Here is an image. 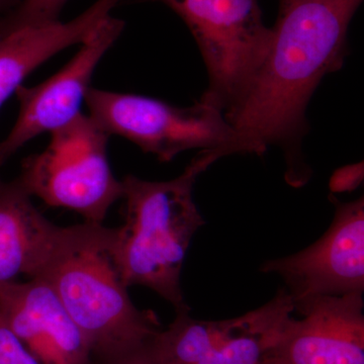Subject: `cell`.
Masks as SVG:
<instances>
[{
  "mask_svg": "<svg viewBox=\"0 0 364 364\" xmlns=\"http://www.w3.org/2000/svg\"><path fill=\"white\" fill-rule=\"evenodd\" d=\"M363 0H279L267 53L238 104L225 117L262 156L282 148L286 181L305 186L312 176L301 151L306 111L328 74L340 70L347 33Z\"/></svg>",
  "mask_w": 364,
  "mask_h": 364,
  "instance_id": "cell-1",
  "label": "cell"
},
{
  "mask_svg": "<svg viewBox=\"0 0 364 364\" xmlns=\"http://www.w3.org/2000/svg\"><path fill=\"white\" fill-rule=\"evenodd\" d=\"M223 157L219 151L200 150L181 176L167 181L122 179L126 208L124 225L116 228L114 255L124 284L152 289L176 313L191 311L182 293V267L193 236L207 223L193 188Z\"/></svg>",
  "mask_w": 364,
  "mask_h": 364,
  "instance_id": "cell-2",
  "label": "cell"
},
{
  "mask_svg": "<svg viewBox=\"0 0 364 364\" xmlns=\"http://www.w3.org/2000/svg\"><path fill=\"white\" fill-rule=\"evenodd\" d=\"M114 234L116 228L102 224L64 227L37 277L52 287L83 333L93 359L131 350L161 330L156 314L136 308L129 296L114 255Z\"/></svg>",
  "mask_w": 364,
  "mask_h": 364,
  "instance_id": "cell-3",
  "label": "cell"
},
{
  "mask_svg": "<svg viewBox=\"0 0 364 364\" xmlns=\"http://www.w3.org/2000/svg\"><path fill=\"white\" fill-rule=\"evenodd\" d=\"M85 104L107 135L123 136L161 162L193 149L219 151L224 156L254 154L224 112L205 102L179 107L144 95L91 87Z\"/></svg>",
  "mask_w": 364,
  "mask_h": 364,
  "instance_id": "cell-4",
  "label": "cell"
},
{
  "mask_svg": "<svg viewBox=\"0 0 364 364\" xmlns=\"http://www.w3.org/2000/svg\"><path fill=\"white\" fill-rule=\"evenodd\" d=\"M50 135L42 152L23 160L16 179L46 205L102 224L112 205L123 198V184L112 174L107 158L109 135L85 114Z\"/></svg>",
  "mask_w": 364,
  "mask_h": 364,
  "instance_id": "cell-5",
  "label": "cell"
},
{
  "mask_svg": "<svg viewBox=\"0 0 364 364\" xmlns=\"http://www.w3.org/2000/svg\"><path fill=\"white\" fill-rule=\"evenodd\" d=\"M193 33L207 67L200 102L227 114L238 104L267 55L272 30L258 0H159Z\"/></svg>",
  "mask_w": 364,
  "mask_h": 364,
  "instance_id": "cell-6",
  "label": "cell"
},
{
  "mask_svg": "<svg viewBox=\"0 0 364 364\" xmlns=\"http://www.w3.org/2000/svg\"><path fill=\"white\" fill-rule=\"evenodd\" d=\"M331 226L318 240L286 257L265 261L259 269L284 280L294 312L318 299L364 291L363 196L343 203L333 193Z\"/></svg>",
  "mask_w": 364,
  "mask_h": 364,
  "instance_id": "cell-7",
  "label": "cell"
},
{
  "mask_svg": "<svg viewBox=\"0 0 364 364\" xmlns=\"http://www.w3.org/2000/svg\"><path fill=\"white\" fill-rule=\"evenodd\" d=\"M124 26L123 21L107 16L61 70L40 85L18 88L14 95L20 102L18 116L0 142V166L36 136L59 130L82 114L95 69Z\"/></svg>",
  "mask_w": 364,
  "mask_h": 364,
  "instance_id": "cell-8",
  "label": "cell"
},
{
  "mask_svg": "<svg viewBox=\"0 0 364 364\" xmlns=\"http://www.w3.org/2000/svg\"><path fill=\"white\" fill-rule=\"evenodd\" d=\"M363 293L316 299L291 318L268 364H364Z\"/></svg>",
  "mask_w": 364,
  "mask_h": 364,
  "instance_id": "cell-9",
  "label": "cell"
},
{
  "mask_svg": "<svg viewBox=\"0 0 364 364\" xmlns=\"http://www.w3.org/2000/svg\"><path fill=\"white\" fill-rule=\"evenodd\" d=\"M0 317L41 364L95 363L85 335L44 279L0 284Z\"/></svg>",
  "mask_w": 364,
  "mask_h": 364,
  "instance_id": "cell-10",
  "label": "cell"
},
{
  "mask_svg": "<svg viewBox=\"0 0 364 364\" xmlns=\"http://www.w3.org/2000/svg\"><path fill=\"white\" fill-rule=\"evenodd\" d=\"M122 0H97L68 23L37 28L0 26V107L38 67L71 46L81 44Z\"/></svg>",
  "mask_w": 364,
  "mask_h": 364,
  "instance_id": "cell-11",
  "label": "cell"
},
{
  "mask_svg": "<svg viewBox=\"0 0 364 364\" xmlns=\"http://www.w3.org/2000/svg\"><path fill=\"white\" fill-rule=\"evenodd\" d=\"M63 228L41 214L18 179H0V284L14 282L20 275L37 277Z\"/></svg>",
  "mask_w": 364,
  "mask_h": 364,
  "instance_id": "cell-12",
  "label": "cell"
},
{
  "mask_svg": "<svg viewBox=\"0 0 364 364\" xmlns=\"http://www.w3.org/2000/svg\"><path fill=\"white\" fill-rule=\"evenodd\" d=\"M294 314L293 301L282 287L265 305L227 318L217 343L198 364H264Z\"/></svg>",
  "mask_w": 364,
  "mask_h": 364,
  "instance_id": "cell-13",
  "label": "cell"
},
{
  "mask_svg": "<svg viewBox=\"0 0 364 364\" xmlns=\"http://www.w3.org/2000/svg\"><path fill=\"white\" fill-rule=\"evenodd\" d=\"M67 0H23L16 9L0 20L6 28H37L57 23Z\"/></svg>",
  "mask_w": 364,
  "mask_h": 364,
  "instance_id": "cell-14",
  "label": "cell"
},
{
  "mask_svg": "<svg viewBox=\"0 0 364 364\" xmlns=\"http://www.w3.org/2000/svg\"><path fill=\"white\" fill-rule=\"evenodd\" d=\"M0 364H41L0 317Z\"/></svg>",
  "mask_w": 364,
  "mask_h": 364,
  "instance_id": "cell-15",
  "label": "cell"
},
{
  "mask_svg": "<svg viewBox=\"0 0 364 364\" xmlns=\"http://www.w3.org/2000/svg\"><path fill=\"white\" fill-rule=\"evenodd\" d=\"M364 163L363 161L346 165L335 170L329 181L331 193H350L363 183Z\"/></svg>",
  "mask_w": 364,
  "mask_h": 364,
  "instance_id": "cell-16",
  "label": "cell"
},
{
  "mask_svg": "<svg viewBox=\"0 0 364 364\" xmlns=\"http://www.w3.org/2000/svg\"><path fill=\"white\" fill-rule=\"evenodd\" d=\"M149 341V340H148ZM146 343L109 358L95 359L93 364H157Z\"/></svg>",
  "mask_w": 364,
  "mask_h": 364,
  "instance_id": "cell-17",
  "label": "cell"
},
{
  "mask_svg": "<svg viewBox=\"0 0 364 364\" xmlns=\"http://www.w3.org/2000/svg\"><path fill=\"white\" fill-rule=\"evenodd\" d=\"M9 1H11V0H0V11H1V9H4Z\"/></svg>",
  "mask_w": 364,
  "mask_h": 364,
  "instance_id": "cell-18",
  "label": "cell"
},
{
  "mask_svg": "<svg viewBox=\"0 0 364 364\" xmlns=\"http://www.w3.org/2000/svg\"><path fill=\"white\" fill-rule=\"evenodd\" d=\"M264 364H268L267 363H265Z\"/></svg>",
  "mask_w": 364,
  "mask_h": 364,
  "instance_id": "cell-19",
  "label": "cell"
}]
</instances>
